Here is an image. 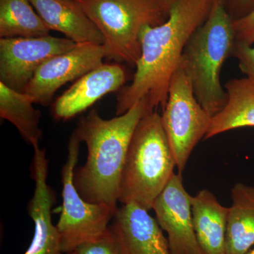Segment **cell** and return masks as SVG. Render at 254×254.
Masks as SVG:
<instances>
[{"instance_id": "30bf717a", "label": "cell", "mask_w": 254, "mask_h": 254, "mask_svg": "<svg viewBox=\"0 0 254 254\" xmlns=\"http://www.w3.org/2000/svg\"><path fill=\"white\" fill-rule=\"evenodd\" d=\"M191 197L184 186L182 173H175L153 204L172 254H203L195 235Z\"/></svg>"}, {"instance_id": "2e32d148", "label": "cell", "mask_w": 254, "mask_h": 254, "mask_svg": "<svg viewBox=\"0 0 254 254\" xmlns=\"http://www.w3.org/2000/svg\"><path fill=\"white\" fill-rule=\"evenodd\" d=\"M227 215V254H247L254 247V186L237 183Z\"/></svg>"}, {"instance_id": "277c9868", "label": "cell", "mask_w": 254, "mask_h": 254, "mask_svg": "<svg viewBox=\"0 0 254 254\" xmlns=\"http://www.w3.org/2000/svg\"><path fill=\"white\" fill-rule=\"evenodd\" d=\"M176 163L156 111L145 114L132 135L122 173L119 202L149 211L175 175Z\"/></svg>"}, {"instance_id": "ba28073f", "label": "cell", "mask_w": 254, "mask_h": 254, "mask_svg": "<svg viewBox=\"0 0 254 254\" xmlns=\"http://www.w3.org/2000/svg\"><path fill=\"white\" fill-rule=\"evenodd\" d=\"M74 42L50 36L0 39V82L22 91L43 64L73 49Z\"/></svg>"}, {"instance_id": "44dd1931", "label": "cell", "mask_w": 254, "mask_h": 254, "mask_svg": "<svg viewBox=\"0 0 254 254\" xmlns=\"http://www.w3.org/2000/svg\"><path fill=\"white\" fill-rule=\"evenodd\" d=\"M233 56L238 61L239 67L246 77L254 82V45L235 43Z\"/></svg>"}, {"instance_id": "6da1fadb", "label": "cell", "mask_w": 254, "mask_h": 254, "mask_svg": "<svg viewBox=\"0 0 254 254\" xmlns=\"http://www.w3.org/2000/svg\"><path fill=\"white\" fill-rule=\"evenodd\" d=\"M215 0H175L166 21L146 26L140 33L141 53L131 84L117 98V115L145 100L150 111L164 109L169 87L180 65L182 53L195 30L203 24Z\"/></svg>"}, {"instance_id": "5b68a950", "label": "cell", "mask_w": 254, "mask_h": 254, "mask_svg": "<svg viewBox=\"0 0 254 254\" xmlns=\"http://www.w3.org/2000/svg\"><path fill=\"white\" fill-rule=\"evenodd\" d=\"M104 39L107 58L136 66L141 56L140 33L145 26L166 21L162 0H74Z\"/></svg>"}, {"instance_id": "d6986e66", "label": "cell", "mask_w": 254, "mask_h": 254, "mask_svg": "<svg viewBox=\"0 0 254 254\" xmlns=\"http://www.w3.org/2000/svg\"><path fill=\"white\" fill-rule=\"evenodd\" d=\"M75 254H124L120 242L111 227L99 238L83 244L76 249Z\"/></svg>"}, {"instance_id": "cb8c5ba5", "label": "cell", "mask_w": 254, "mask_h": 254, "mask_svg": "<svg viewBox=\"0 0 254 254\" xmlns=\"http://www.w3.org/2000/svg\"><path fill=\"white\" fill-rule=\"evenodd\" d=\"M247 254H254V247Z\"/></svg>"}, {"instance_id": "8fae6325", "label": "cell", "mask_w": 254, "mask_h": 254, "mask_svg": "<svg viewBox=\"0 0 254 254\" xmlns=\"http://www.w3.org/2000/svg\"><path fill=\"white\" fill-rule=\"evenodd\" d=\"M127 80L126 71L118 63L102 64L78 78L53 102V118L58 120L74 118L105 95L122 89Z\"/></svg>"}, {"instance_id": "7a4b0ae2", "label": "cell", "mask_w": 254, "mask_h": 254, "mask_svg": "<svg viewBox=\"0 0 254 254\" xmlns=\"http://www.w3.org/2000/svg\"><path fill=\"white\" fill-rule=\"evenodd\" d=\"M149 112L146 101L141 100L110 120L93 110L79 120L73 133L86 143L88 155L84 165L75 170L73 181L82 198L117 211L120 180L132 135Z\"/></svg>"}, {"instance_id": "ffe728a7", "label": "cell", "mask_w": 254, "mask_h": 254, "mask_svg": "<svg viewBox=\"0 0 254 254\" xmlns=\"http://www.w3.org/2000/svg\"><path fill=\"white\" fill-rule=\"evenodd\" d=\"M236 43L254 46V9L242 17L233 20Z\"/></svg>"}, {"instance_id": "52a82bcc", "label": "cell", "mask_w": 254, "mask_h": 254, "mask_svg": "<svg viewBox=\"0 0 254 254\" xmlns=\"http://www.w3.org/2000/svg\"><path fill=\"white\" fill-rule=\"evenodd\" d=\"M212 118L195 98L186 73L179 67L169 87L161 121L179 173L185 170L192 151L205 138Z\"/></svg>"}, {"instance_id": "8992f818", "label": "cell", "mask_w": 254, "mask_h": 254, "mask_svg": "<svg viewBox=\"0 0 254 254\" xmlns=\"http://www.w3.org/2000/svg\"><path fill=\"white\" fill-rule=\"evenodd\" d=\"M80 143L73 133L68 141L67 158L62 171L63 205L56 227L63 254L73 253L80 246L104 235L116 213L108 205L87 201L75 186L73 177Z\"/></svg>"}, {"instance_id": "e0dca14e", "label": "cell", "mask_w": 254, "mask_h": 254, "mask_svg": "<svg viewBox=\"0 0 254 254\" xmlns=\"http://www.w3.org/2000/svg\"><path fill=\"white\" fill-rule=\"evenodd\" d=\"M34 98L0 82V117L12 124L23 139L33 148L39 145L41 113L34 108Z\"/></svg>"}, {"instance_id": "5bb4252c", "label": "cell", "mask_w": 254, "mask_h": 254, "mask_svg": "<svg viewBox=\"0 0 254 254\" xmlns=\"http://www.w3.org/2000/svg\"><path fill=\"white\" fill-rule=\"evenodd\" d=\"M192 214L197 241L203 254H227L229 208L220 204L208 190L191 197Z\"/></svg>"}, {"instance_id": "9a60e30c", "label": "cell", "mask_w": 254, "mask_h": 254, "mask_svg": "<svg viewBox=\"0 0 254 254\" xmlns=\"http://www.w3.org/2000/svg\"><path fill=\"white\" fill-rule=\"evenodd\" d=\"M227 100L223 109L212 118L204 139L236 128L254 127V82L234 78L225 83Z\"/></svg>"}, {"instance_id": "7c38bea8", "label": "cell", "mask_w": 254, "mask_h": 254, "mask_svg": "<svg viewBox=\"0 0 254 254\" xmlns=\"http://www.w3.org/2000/svg\"><path fill=\"white\" fill-rule=\"evenodd\" d=\"M110 226L124 254H172L158 221L145 209L123 205L117 210Z\"/></svg>"}, {"instance_id": "9c48e42d", "label": "cell", "mask_w": 254, "mask_h": 254, "mask_svg": "<svg viewBox=\"0 0 254 254\" xmlns=\"http://www.w3.org/2000/svg\"><path fill=\"white\" fill-rule=\"evenodd\" d=\"M104 58L107 51L103 45L76 44L43 64L22 92L33 97L36 104L48 106L59 88L102 64Z\"/></svg>"}, {"instance_id": "4fadbf2b", "label": "cell", "mask_w": 254, "mask_h": 254, "mask_svg": "<svg viewBox=\"0 0 254 254\" xmlns=\"http://www.w3.org/2000/svg\"><path fill=\"white\" fill-rule=\"evenodd\" d=\"M50 31L60 32L76 44L104 45L93 21L74 0H30Z\"/></svg>"}, {"instance_id": "7402d4cb", "label": "cell", "mask_w": 254, "mask_h": 254, "mask_svg": "<svg viewBox=\"0 0 254 254\" xmlns=\"http://www.w3.org/2000/svg\"><path fill=\"white\" fill-rule=\"evenodd\" d=\"M242 13L241 17L248 14L254 9V0H232Z\"/></svg>"}, {"instance_id": "603a6c76", "label": "cell", "mask_w": 254, "mask_h": 254, "mask_svg": "<svg viewBox=\"0 0 254 254\" xmlns=\"http://www.w3.org/2000/svg\"><path fill=\"white\" fill-rule=\"evenodd\" d=\"M162 1H163L164 4L166 5L167 7L170 9V6H171V5L173 4L175 0H162Z\"/></svg>"}, {"instance_id": "d4e9b609", "label": "cell", "mask_w": 254, "mask_h": 254, "mask_svg": "<svg viewBox=\"0 0 254 254\" xmlns=\"http://www.w3.org/2000/svg\"><path fill=\"white\" fill-rule=\"evenodd\" d=\"M75 254L74 253H71V254Z\"/></svg>"}, {"instance_id": "3957f363", "label": "cell", "mask_w": 254, "mask_h": 254, "mask_svg": "<svg viewBox=\"0 0 254 254\" xmlns=\"http://www.w3.org/2000/svg\"><path fill=\"white\" fill-rule=\"evenodd\" d=\"M233 20L222 0H215L208 17L189 40L179 65L190 79L198 103L211 118L227 103L220 72L227 58L233 56L236 43Z\"/></svg>"}, {"instance_id": "ac0fdd59", "label": "cell", "mask_w": 254, "mask_h": 254, "mask_svg": "<svg viewBox=\"0 0 254 254\" xmlns=\"http://www.w3.org/2000/svg\"><path fill=\"white\" fill-rule=\"evenodd\" d=\"M50 31L30 0H0V38H35Z\"/></svg>"}]
</instances>
